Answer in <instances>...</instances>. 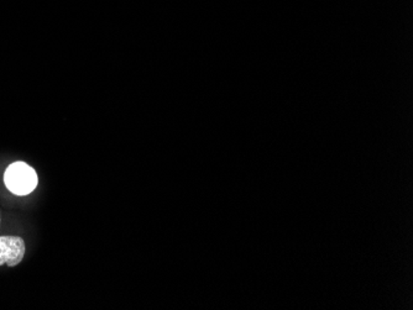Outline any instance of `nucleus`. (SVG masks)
<instances>
[{"label":"nucleus","instance_id":"obj_1","mask_svg":"<svg viewBox=\"0 0 413 310\" xmlns=\"http://www.w3.org/2000/svg\"><path fill=\"white\" fill-rule=\"evenodd\" d=\"M38 173L28 163H11L4 173L6 188L16 196H28L38 186Z\"/></svg>","mask_w":413,"mask_h":310},{"label":"nucleus","instance_id":"obj_2","mask_svg":"<svg viewBox=\"0 0 413 310\" xmlns=\"http://www.w3.org/2000/svg\"><path fill=\"white\" fill-rule=\"evenodd\" d=\"M24 255V240L18 236H0V266L14 267L23 261Z\"/></svg>","mask_w":413,"mask_h":310}]
</instances>
